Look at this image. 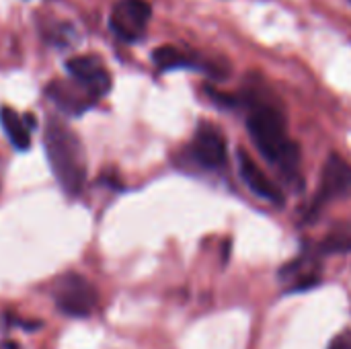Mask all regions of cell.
<instances>
[{"instance_id":"1","label":"cell","mask_w":351,"mask_h":349,"mask_svg":"<svg viewBox=\"0 0 351 349\" xmlns=\"http://www.w3.org/2000/svg\"><path fill=\"white\" fill-rule=\"evenodd\" d=\"M247 130L265 160L286 177H294L300 165V148L288 136L286 117L271 105H257L247 117Z\"/></svg>"},{"instance_id":"2","label":"cell","mask_w":351,"mask_h":349,"mask_svg":"<svg viewBox=\"0 0 351 349\" xmlns=\"http://www.w3.org/2000/svg\"><path fill=\"white\" fill-rule=\"evenodd\" d=\"M45 154L62 191L78 195L86 183V158L78 136L60 119H49L43 134Z\"/></svg>"},{"instance_id":"3","label":"cell","mask_w":351,"mask_h":349,"mask_svg":"<svg viewBox=\"0 0 351 349\" xmlns=\"http://www.w3.org/2000/svg\"><path fill=\"white\" fill-rule=\"evenodd\" d=\"M53 300L60 313L72 319H86L93 315L99 294L95 286L80 274H64L53 284Z\"/></svg>"},{"instance_id":"4","label":"cell","mask_w":351,"mask_h":349,"mask_svg":"<svg viewBox=\"0 0 351 349\" xmlns=\"http://www.w3.org/2000/svg\"><path fill=\"white\" fill-rule=\"evenodd\" d=\"M152 8L146 0H119L111 10V31L123 41H138L150 21Z\"/></svg>"},{"instance_id":"5","label":"cell","mask_w":351,"mask_h":349,"mask_svg":"<svg viewBox=\"0 0 351 349\" xmlns=\"http://www.w3.org/2000/svg\"><path fill=\"white\" fill-rule=\"evenodd\" d=\"M343 197H351V165L339 154H329L321 173V187L315 197V208H323L325 204Z\"/></svg>"},{"instance_id":"6","label":"cell","mask_w":351,"mask_h":349,"mask_svg":"<svg viewBox=\"0 0 351 349\" xmlns=\"http://www.w3.org/2000/svg\"><path fill=\"white\" fill-rule=\"evenodd\" d=\"M189 154L204 169H222L226 165V140L222 132L212 123H202L191 140Z\"/></svg>"},{"instance_id":"7","label":"cell","mask_w":351,"mask_h":349,"mask_svg":"<svg viewBox=\"0 0 351 349\" xmlns=\"http://www.w3.org/2000/svg\"><path fill=\"white\" fill-rule=\"evenodd\" d=\"M66 70L70 72L74 82H78L95 101L105 97L111 91V76H109L107 68L101 64V60L95 56L72 58L66 64Z\"/></svg>"},{"instance_id":"8","label":"cell","mask_w":351,"mask_h":349,"mask_svg":"<svg viewBox=\"0 0 351 349\" xmlns=\"http://www.w3.org/2000/svg\"><path fill=\"white\" fill-rule=\"evenodd\" d=\"M239 173L245 181V185L261 200L265 202H271V204H282V191L280 187L265 175V171L245 152V150H239Z\"/></svg>"},{"instance_id":"9","label":"cell","mask_w":351,"mask_h":349,"mask_svg":"<svg viewBox=\"0 0 351 349\" xmlns=\"http://www.w3.org/2000/svg\"><path fill=\"white\" fill-rule=\"evenodd\" d=\"M47 97L68 115H80L95 103V99L78 82L56 80L47 86Z\"/></svg>"},{"instance_id":"10","label":"cell","mask_w":351,"mask_h":349,"mask_svg":"<svg viewBox=\"0 0 351 349\" xmlns=\"http://www.w3.org/2000/svg\"><path fill=\"white\" fill-rule=\"evenodd\" d=\"M0 123L10 140V144L16 150H27L31 146V134L29 128L25 123V119L10 107H2L0 109Z\"/></svg>"},{"instance_id":"11","label":"cell","mask_w":351,"mask_h":349,"mask_svg":"<svg viewBox=\"0 0 351 349\" xmlns=\"http://www.w3.org/2000/svg\"><path fill=\"white\" fill-rule=\"evenodd\" d=\"M152 60H154V64H156L160 70H173V68L191 66V62H189L177 47H173V45H162V47L154 49Z\"/></svg>"},{"instance_id":"12","label":"cell","mask_w":351,"mask_h":349,"mask_svg":"<svg viewBox=\"0 0 351 349\" xmlns=\"http://www.w3.org/2000/svg\"><path fill=\"white\" fill-rule=\"evenodd\" d=\"M329 349H350V339H348L346 335H339V337H335V339L331 341Z\"/></svg>"},{"instance_id":"13","label":"cell","mask_w":351,"mask_h":349,"mask_svg":"<svg viewBox=\"0 0 351 349\" xmlns=\"http://www.w3.org/2000/svg\"><path fill=\"white\" fill-rule=\"evenodd\" d=\"M0 349H16V346H12V344H4Z\"/></svg>"}]
</instances>
